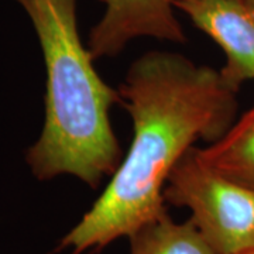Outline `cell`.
Returning <instances> with one entry per match:
<instances>
[{
  "label": "cell",
  "mask_w": 254,
  "mask_h": 254,
  "mask_svg": "<svg viewBox=\"0 0 254 254\" xmlns=\"http://www.w3.org/2000/svg\"><path fill=\"white\" fill-rule=\"evenodd\" d=\"M133 123L126 157L57 252H100L164 213L174 167L198 140L215 143L235 123L237 92L220 71L170 51L137 58L119 86Z\"/></svg>",
  "instance_id": "1"
},
{
  "label": "cell",
  "mask_w": 254,
  "mask_h": 254,
  "mask_svg": "<svg viewBox=\"0 0 254 254\" xmlns=\"http://www.w3.org/2000/svg\"><path fill=\"white\" fill-rule=\"evenodd\" d=\"M34 27L46 65V115L41 134L26 161L37 180L72 175L91 188L110 178L122 163V147L110 109L119 89L103 81L82 43L76 0H14Z\"/></svg>",
  "instance_id": "2"
},
{
  "label": "cell",
  "mask_w": 254,
  "mask_h": 254,
  "mask_svg": "<svg viewBox=\"0 0 254 254\" xmlns=\"http://www.w3.org/2000/svg\"><path fill=\"white\" fill-rule=\"evenodd\" d=\"M164 199L190 209V219L218 254L254 250V190L210 168L196 147L174 167Z\"/></svg>",
  "instance_id": "3"
},
{
  "label": "cell",
  "mask_w": 254,
  "mask_h": 254,
  "mask_svg": "<svg viewBox=\"0 0 254 254\" xmlns=\"http://www.w3.org/2000/svg\"><path fill=\"white\" fill-rule=\"evenodd\" d=\"M105 4L86 46L93 60L116 57L137 38L182 44L187 34L175 16L174 0H99Z\"/></svg>",
  "instance_id": "4"
},
{
  "label": "cell",
  "mask_w": 254,
  "mask_h": 254,
  "mask_svg": "<svg viewBox=\"0 0 254 254\" xmlns=\"http://www.w3.org/2000/svg\"><path fill=\"white\" fill-rule=\"evenodd\" d=\"M175 9L218 44L226 57L220 75L239 92L254 81V10L243 0H174Z\"/></svg>",
  "instance_id": "5"
},
{
  "label": "cell",
  "mask_w": 254,
  "mask_h": 254,
  "mask_svg": "<svg viewBox=\"0 0 254 254\" xmlns=\"http://www.w3.org/2000/svg\"><path fill=\"white\" fill-rule=\"evenodd\" d=\"M196 151L215 171L254 190V105L219 140Z\"/></svg>",
  "instance_id": "6"
},
{
  "label": "cell",
  "mask_w": 254,
  "mask_h": 254,
  "mask_svg": "<svg viewBox=\"0 0 254 254\" xmlns=\"http://www.w3.org/2000/svg\"><path fill=\"white\" fill-rule=\"evenodd\" d=\"M130 240V254H218L195 223L175 222L168 213L141 226Z\"/></svg>",
  "instance_id": "7"
},
{
  "label": "cell",
  "mask_w": 254,
  "mask_h": 254,
  "mask_svg": "<svg viewBox=\"0 0 254 254\" xmlns=\"http://www.w3.org/2000/svg\"><path fill=\"white\" fill-rule=\"evenodd\" d=\"M246 4H247V6H250V7L254 10V1H252V3H246Z\"/></svg>",
  "instance_id": "8"
},
{
  "label": "cell",
  "mask_w": 254,
  "mask_h": 254,
  "mask_svg": "<svg viewBox=\"0 0 254 254\" xmlns=\"http://www.w3.org/2000/svg\"><path fill=\"white\" fill-rule=\"evenodd\" d=\"M242 254H254V250H250V252H246V253H242Z\"/></svg>",
  "instance_id": "9"
},
{
  "label": "cell",
  "mask_w": 254,
  "mask_h": 254,
  "mask_svg": "<svg viewBox=\"0 0 254 254\" xmlns=\"http://www.w3.org/2000/svg\"><path fill=\"white\" fill-rule=\"evenodd\" d=\"M245 3H252V1H254V0H243Z\"/></svg>",
  "instance_id": "10"
}]
</instances>
